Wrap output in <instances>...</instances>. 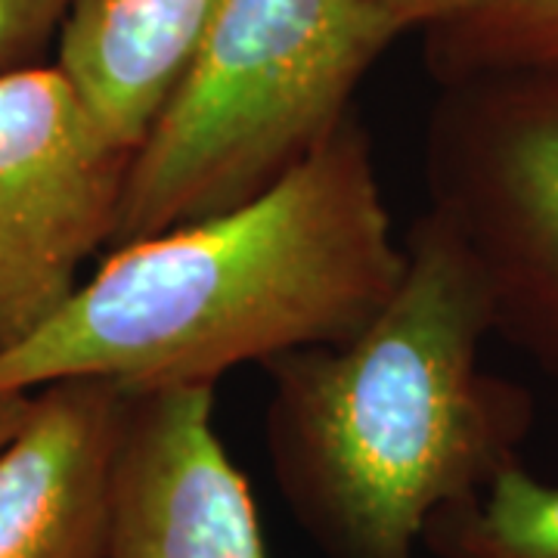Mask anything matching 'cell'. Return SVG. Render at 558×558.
<instances>
[{"label": "cell", "instance_id": "12", "mask_svg": "<svg viewBox=\"0 0 558 558\" xmlns=\"http://www.w3.org/2000/svg\"><path fill=\"white\" fill-rule=\"evenodd\" d=\"M373 3L398 22L403 32H413V28L428 32L435 25L453 22L478 10L484 0H373Z\"/></svg>", "mask_w": 558, "mask_h": 558}, {"label": "cell", "instance_id": "5", "mask_svg": "<svg viewBox=\"0 0 558 558\" xmlns=\"http://www.w3.org/2000/svg\"><path fill=\"white\" fill-rule=\"evenodd\" d=\"M131 156L57 65L0 75V354L53 317L109 248Z\"/></svg>", "mask_w": 558, "mask_h": 558}, {"label": "cell", "instance_id": "6", "mask_svg": "<svg viewBox=\"0 0 558 558\" xmlns=\"http://www.w3.org/2000/svg\"><path fill=\"white\" fill-rule=\"evenodd\" d=\"M106 558H267L248 478L215 428V388L131 391Z\"/></svg>", "mask_w": 558, "mask_h": 558}, {"label": "cell", "instance_id": "11", "mask_svg": "<svg viewBox=\"0 0 558 558\" xmlns=\"http://www.w3.org/2000/svg\"><path fill=\"white\" fill-rule=\"evenodd\" d=\"M72 0H0V75L40 65Z\"/></svg>", "mask_w": 558, "mask_h": 558}, {"label": "cell", "instance_id": "8", "mask_svg": "<svg viewBox=\"0 0 558 558\" xmlns=\"http://www.w3.org/2000/svg\"><path fill=\"white\" fill-rule=\"evenodd\" d=\"M223 0H72L57 69L116 146L134 153L174 97Z\"/></svg>", "mask_w": 558, "mask_h": 558}, {"label": "cell", "instance_id": "10", "mask_svg": "<svg viewBox=\"0 0 558 558\" xmlns=\"http://www.w3.org/2000/svg\"><path fill=\"white\" fill-rule=\"evenodd\" d=\"M422 35L438 84L506 72L558 75V0H484Z\"/></svg>", "mask_w": 558, "mask_h": 558}, {"label": "cell", "instance_id": "13", "mask_svg": "<svg viewBox=\"0 0 558 558\" xmlns=\"http://www.w3.org/2000/svg\"><path fill=\"white\" fill-rule=\"evenodd\" d=\"M28 407V395H13V398H0V444L13 435V428L20 425L22 413Z\"/></svg>", "mask_w": 558, "mask_h": 558}, {"label": "cell", "instance_id": "2", "mask_svg": "<svg viewBox=\"0 0 558 558\" xmlns=\"http://www.w3.org/2000/svg\"><path fill=\"white\" fill-rule=\"evenodd\" d=\"M403 274L351 339L264 363V450L326 558H416L440 509L521 462L534 398L481 369L490 314L440 220L403 236Z\"/></svg>", "mask_w": 558, "mask_h": 558}, {"label": "cell", "instance_id": "1", "mask_svg": "<svg viewBox=\"0 0 558 558\" xmlns=\"http://www.w3.org/2000/svg\"><path fill=\"white\" fill-rule=\"evenodd\" d=\"M373 140L351 112L270 190L102 255L0 354V398L65 379L215 388L245 363L351 339L403 274Z\"/></svg>", "mask_w": 558, "mask_h": 558}, {"label": "cell", "instance_id": "3", "mask_svg": "<svg viewBox=\"0 0 558 558\" xmlns=\"http://www.w3.org/2000/svg\"><path fill=\"white\" fill-rule=\"evenodd\" d=\"M407 32L373 0H223L143 137L106 252L270 190L354 112V90Z\"/></svg>", "mask_w": 558, "mask_h": 558}, {"label": "cell", "instance_id": "4", "mask_svg": "<svg viewBox=\"0 0 558 558\" xmlns=\"http://www.w3.org/2000/svg\"><path fill=\"white\" fill-rule=\"evenodd\" d=\"M428 205L478 279L494 336L558 381V75L438 84Z\"/></svg>", "mask_w": 558, "mask_h": 558}, {"label": "cell", "instance_id": "9", "mask_svg": "<svg viewBox=\"0 0 558 558\" xmlns=\"http://www.w3.org/2000/svg\"><path fill=\"white\" fill-rule=\"evenodd\" d=\"M422 546L435 558H558V484L512 462L481 494L432 515Z\"/></svg>", "mask_w": 558, "mask_h": 558}, {"label": "cell", "instance_id": "7", "mask_svg": "<svg viewBox=\"0 0 558 558\" xmlns=\"http://www.w3.org/2000/svg\"><path fill=\"white\" fill-rule=\"evenodd\" d=\"M131 391L65 379L28 395L0 444V558H106Z\"/></svg>", "mask_w": 558, "mask_h": 558}]
</instances>
